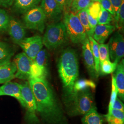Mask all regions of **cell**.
<instances>
[{
  "label": "cell",
  "mask_w": 124,
  "mask_h": 124,
  "mask_svg": "<svg viewBox=\"0 0 124 124\" xmlns=\"http://www.w3.org/2000/svg\"><path fill=\"white\" fill-rule=\"evenodd\" d=\"M29 83L36 101L37 114L49 124H67L62 108L46 80L33 79Z\"/></svg>",
  "instance_id": "cell-1"
},
{
  "label": "cell",
  "mask_w": 124,
  "mask_h": 124,
  "mask_svg": "<svg viewBox=\"0 0 124 124\" xmlns=\"http://www.w3.org/2000/svg\"><path fill=\"white\" fill-rule=\"evenodd\" d=\"M58 66L63 85L64 100L68 106L74 97V86L79 76V64L75 51L71 48L63 50L58 59Z\"/></svg>",
  "instance_id": "cell-2"
},
{
  "label": "cell",
  "mask_w": 124,
  "mask_h": 124,
  "mask_svg": "<svg viewBox=\"0 0 124 124\" xmlns=\"http://www.w3.org/2000/svg\"><path fill=\"white\" fill-rule=\"evenodd\" d=\"M69 40L65 27L63 23H55L49 24L42 37L43 45L49 50L61 47Z\"/></svg>",
  "instance_id": "cell-3"
},
{
  "label": "cell",
  "mask_w": 124,
  "mask_h": 124,
  "mask_svg": "<svg viewBox=\"0 0 124 124\" xmlns=\"http://www.w3.org/2000/svg\"><path fill=\"white\" fill-rule=\"evenodd\" d=\"M68 107V114L72 116L85 115L92 109L95 108L92 93L89 89L75 93Z\"/></svg>",
  "instance_id": "cell-4"
},
{
  "label": "cell",
  "mask_w": 124,
  "mask_h": 124,
  "mask_svg": "<svg viewBox=\"0 0 124 124\" xmlns=\"http://www.w3.org/2000/svg\"><path fill=\"white\" fill-rule=\"evenodd\" d=\"M63 23L68 38L73 43H82L87 37L84 28L76 14L71 12L64 13Z\"/></svg>",
  "instance_id": "cell-5"
},
{
  "label": "cell",
  "mask_w": 124,
  "mask_h": 124,
  "mask_svg": "<svg viewBox=\"0 0 124 124\" xmlns=\"http://www.w3.org/2000/svg\"><path fill=\"white\" fill-rule=\"evenodd\" d=\"M46 18L40 7L31 9L24 14L23 25L25 28L43 33L45 28Z\"/></svg>",
  "instance_id": "cell-6"
},
{
  "label": "cell",
  "mask_w": 124,
  "mask_h": 124,
  "mask_svg": "<svg viewBox=\"0 0 124 124\" xmlns=\"http://www.w3.org/2000/svg\"><path fill=\"white\" fill-rule=\"evenodd\" d=\"M20 85L23 98L25 104V108L26 109V120L31 124H37L39 122V119L37 116L36 101L29 82Z\"/></svg>",
  "instance_id": "cell-7"
},
{
  "label": "cell",
  "mask_w": 124,
  "mask_h": 124,
  "mask_svg": "<svg viewBox=\"0 0 124 124\" xmlns=\"http://www.w3.org/2000/svg\"><path fill=\"white\" fill-rule=\"evenodd\" d=\"M109 57L112 62L118 63L124 57V37L119 32H116L112 36L108 43Z\"/></svg>",
  "instance_id": "cell-8"
},
{
  "label": "cell",
  "mask_w": 124,
  "mask_h": 124,
  "mask_svg": "<svg viewBox=\"0 0 124 124\" xmlns=\"http://www.w3.org/2000/svg\"><path fill=\"white\" fill-rule=\"evenodd\" d=\"M13 62L16 67L15 78L21 80H29L31 68L33 63L31 59L23 52L16 55Z\"/></svg>",
  "instance_id": "cell-9"
},
{
  "label": "cell",
  "mask_w": 124,
  "mask_h": 124,
  "mask_svg": "<svg viewBox=\"0 0 124 124\" xmlns=\"http://www.w3.org/2000/svg\"><path fill=\"white\" fill-rule=\"evenodd\" d=\"M18 45L23 50V53L34 61L37 54L42 49V37L40 36L25 37Z\"/></svg>",
  "instance_id": "cell-10"
},
{
  "label": "cell",
  "mask_w": 124,
  "mask_h": 124,
  "mask_svg": "<svg viewBox=\"0 0 124 124\" xmlns=\"http://www.w3.org/2000/svg\"><path fill=\"white\" fill-rule=\"evenodd\" d=\"M40 8L43 10L46 19L58 21L62 17V11L55 0H41Z\"/></svg>",
  "instance_id": "cell-11"
},
{
  "label": "cell",
  "mask_w": 124,
  "mask_h": 124,
  "mask_svg": "<svg viewBox=\"0 0 124 124\" xmlns=\"http://www.w3.org/2000/svg\"><path fill=\"white\" fill-rule=\"evenodd\" d=\"M8 31L13 42L19 44L25 38V28L19 20L11 17L10 18L9 25Z\"/></svg>",
  "instance_id": "cell-12"
},
{
  "label": "cell",
  "mask_w": 124,
  "mask_h": 124,
  "mask_svg": "<svg viewBox=\"0 0 124 124\" xmlns=\"http://www.w3.org/2000/svg\"><path fill=\"white\" fill-rule=\"evenodd\" d=\"M82 55L85 64L90 76L93 79L97 80L98 76L95 70L94 57L88 37L82 43Z\"/></svg>",
  "instance_id": "cell-13"
},
{
  "label": "cell",
  "mask_w": 124,
  "mask_h": 124,
  "mask_svg": "<svg viewBox=\"0 0 124 124\" xmlns=\"http://www.w3.org/2000/svg\"><path fill=\"white\" fill-rule=\"evenodd\" d=\"M1 96H9L16 98L23 107H25V104L21 93L20 85L17 82L9 81L0 86Z\"/></svg>",
  "instance_id": "cell-14"
},
{
  "label": "cell",
  "mask_w": 124,
  "mask_h": 124,
  "mask_svg": "<svg viewBox=\"0 0 124 124\" xmlns=\"http://www.w3.org/2000/svg\"><path fill=\"white\" fill-rule=\"evenodd\" d=\"M115 26L110 24H98L95 28L92 37L99 44H103L115 31Z\"/></svg>",
  "instance_id": "cell-15"
},
{
  "label": "cell",
  "mask_w": 124,
  "mask_h": 124,
  "mask_svg": "<svg viewBox=\"0 0 124 124\" xmlns=\"http://www.w3.org/2000/svg\"><path fill=\"white\" fill-rule=\"evenodd\" d=\"M16 67L11 61L0 65V84L11 81L15 78Z\"/></svg>",
  "instance_id": "cell-16"
},
{
  "label": "cell",
  "mask_w": 124,
  "mask_h": 124,
  "mask_svg": "<svg viewBox=\"0 0 124 124\" xmlns=\"http://www.w3.org/2000/svg\"><path fill=\"white\" fill-rule=\"evenodd\" d=\"M115 79L117 85L119 97L124 101V60L122 59L120 61L115 70Z\"/></svg>",
  "instance_id": "cell-17"
},
{
  "label": "cell",
  "mask_w": 124,
  "mask_h": 124,
  "mask_svg": "<svg viewBox=\"0 0 124 124\" xmlns=\"http://www.w3.org/2000/svg\"><path fill=\"white\" fill-rule=\"evenodd\" d=\"M41 0H14L13 8L18 13L24 14L31 9L38 7Z\"/></svg>",
  "instance_id": "cell-18"
},
{
  "label": "cell",
  "mask_w": 124,
  "mask_h": 124,
  "mask_svg": "<svg viewBox=\"0 0 124 124\" xmlns=\"http://www.w3.org/2000/svg\"><path fill=\"white\" fill-rule=\"evenodd\" d=\"M14 52L12 46L3 41H0V65L11 61Z\"/></svg>",
  "instance_id": "cell-19"
},
{
  "label": "cell",
  "mask_w": 124,
  "mask_h": 124,
  "mask_svg": "<svg viewBox=\"0 0 124 124\" xmlns=\"http://www.w3.org/2000/svg\"><path fill=\"white\" fill-rule=\"evenodd\" d=\"M82 122L83 124H103V119L95 107L85 115Z\"/></svg>",
  "instance_id": "cell-20"
},
{
  "label": "cell",
  "mask_w": 124,
  "mask_h": 124,
  "mask_svg": "<svg viewBox=\"0 0 124 124\" xmlns=\"http://www.w3.org/2000/svg\"><path fill=\"white\" fill-rule=\"evenodd\" d=\"M106 117L108 124H124V112L112 109Z\"/></svg>",
  "instance_id": "cell-21"
},
{
  "label": "cell",
  "mask_w": 124,
  "mask_h": 124,
  "mask_svg": "<svg viewBox=\"0 0 124 124\" xmlns=\"http://www.w3.org/2000/svg\"><path fill=\"white\" fill-rule=\"evenodd\" d=\"M89 41L91 46L92 52L93 54L95 70L98 76L100 74V62L99 58V51H98V43L93 39L92 36H88Z\"/></svg>",
  "instance_id": "cell-22"
},
{
  "label": "cell",
  "mask_w": 124,
  "mask_h": 124,
  "mask_svg": "<svg viewBox=\"0 0 124 124\" xmlns=\"http://www.w3.org/2000/svg\"><path fill=\"white\" fill-rule=\"evenodd\" d=\"M47 74L48 71L47 70L41 68L33 61L31 68L30 79L33 78L46 80Z\"/></svg>",
  "instance_id": "cell-23"
},
{
  "label": "cell",
  "mask_w": 124,
  "mask_h": 124,
  "mask_svg": "<svg viewBox=\"0 0 124 124\" xmlns=\"http://www.w3.org/2000/svg\"><path fill=\"white\" fill-rule=\"evenodd\" d=\"M76 14L79 18L80 22L84 28L87 36H90L92 37L93 33L91 30L89 23L87 8L82 9L78 12Z\"/></svg>",
  "instance_id": "cell-24"
},
{
  "label": "cell",
  "mask_w": 124,
  "mask_h": 124,
  "mask_svg": "<svg viewBox=\"0 0 124 124\" xmlns=\"http://www.w3.org/2000/svg\"><path fill=\"white\" fill-rule=\"evenodd\" d=\"M93 0H72L70 12L76 14L82 9L87 8Z\"/></svg>",
  "instance_id": "cell-25"
},
{
  "label": "cell",
  "mask_w": 124,
  "mask_h": 124,
  "mask_svg": "<svg viewBox=\"0 0 124 124\" xmlns=\"http://www.w3.org/2000/svg\"><path fill=\"white\" fill-rule=\"evenodd\" d=\"M89 88L93 89L96 88V84L93 80L86 79L77 80L75 82L74 86V95L75 94V93L79 91L84 90L87 89H89Z\"/></svg>",
  "instance_id": "cell-26"
},
{
  "label": "cell",
  "mask_w": 124,
  "mask_h": 124,
  "mask_svg": "<svg viewBox=\"0 0 124 124\" xmlns=\"http://www.w3.org/2000/svg\"><path fill=\"white\" fill-rule=\"evenodd\" d=\"M47 60L48 54L46 50V49H42L37 54L35 59L33 62H35L37 65L40 67L41 68L47 70Z\"/></svg>",
  "instance_id": "cell-27"
},
{
  "label": "cell",
  "mask_w": 124,
  "mask_h": 124,
  "mask_svg": "<svg viewBox=\"0 0 124 124\" xmlns=\"http://www.w3.org/2000/svg\"><path fill=\"white\" fill-rule=\"evenodd\" d=\"M118 63L116 62H111L110 60H106L103 62L100 67V72L107 75L113 73L115 71Z\"/></svg>",
  "instance_id": "cell-28"
},
{
  "label": "cell",
  "mask_w": 124,
  "mask_h": 124,
  "mask_svg": "<svg viewBox=\"0 0 124 124\" xmlns=\"http://www.w3.org/2000/svg\"><path fill=\"white\" fill-rule=\"evenodd\" d=\"M98 51L100 67L104 61L110 60L108 45L104 43L98 44Z\"/></svg>",
  "instance_id": "cell-29"
},
{
  "label": "cell",
  "mask_w": 124,
  "mask_h": 124,
  "mask_svg": "<svg viewBox=\"0 0 124 124\" xmlns=\"http://www.w3.org/2000/svg\"><path fill=\"white\" fill-rule=\"evenodd\" d=\"M101 10V5L99 1H93L87 8V12L93 18L98 20Z\"/></svg>",
  "instance_id": "cell-30"
},
{
  "label": "cell",
  "mask_w": 124,
  "mask_h": 124,
  "mask_svg": "<svg viewBox=\"0 0 124 124\" xmlns=\"http://www.w3.org/2000/svg\"><path fill=\"white\" fill-rule=\"evenodd\" d=\"M10 16L4 9L0 8V32L8 31Z\"/></svg>",
  "instance_id": "cell-31"
},
{
  "label": "cell",
  "mask_w": 124,
  "mask_h": 124,
  "mask_svg": "<svg viewBox=\"0 0 124 124\" xmlns=\"http://www.w3.org/2000/svg\"><path fill=\"white\" fill-rule=\"evenodd\" d=\"M113 20L112 15L108 12L103 8L101 6V10L98 18V24H109Z\"/></svg>",
  "instance_id": "cell-32"
},
{
  "label": "cell",
  "mask_w": 124,
  "mask_h": 124,
  "mask_svg": "<svg viewBox=\"0 0 124 124\" xmlns=\"http://www.w3.org/2000/svg\"><path fill=\"white\" fill-rule=\"evenodd\" d=\"M112 91H111V97L110 102L108 106V112H110L112 109L113 105L115 102L116 98H117L118 90L117 87V85L115 83V79L114 75H112Z\"/></svg>",
  "instance_id": "cell-33"
},
{
  "label": "cell",
  "mask_w": 124,
  "mask_h": 124,
  "mask_svg": "<svg viewBox=\"0 0 124 124\" xmlns=\"http://www.w3.org/2000/svg\"><path fill=\"white\" fill-rule=\"evenodd\" d=\"M116 27L121 31H123L124 25V0H122L120 7L117 19L116 21Z\"/></svg>",
  "instance_id": "cell-34"
},
{
  "label": "cell",
  "mask_w": 124,
  "mask_h": 124,
  "mask_svg": "<svg viewBox=\"0 0 124 124\" xmlns=\"http://www.w3.org/2000/svg\"><path fill=\"white\" fill-rule=\"evenodd\" d=\"M62 11L64 13L70 12L72 0H55Z\"/></svg>",
  "instance_id": "cell-35"
},
{
  "label": "cell",
  "mask_w": 124,
  "mask_h": 124,
  "mask_svg": "<svg viewBox=\"0 0 124 124\" xmlns=\"http://www.w3.org/2000/svg\"><path fill=\"white\" fill-rule=\"evenodd\" d=\"M100 3L103 8L108 12L112 15L114 16V17H115V12L110 0H101Z\"/></svg>",
  "instance_id": "cell-36"
},
{
  "label": "cell",
  "mask_w": 124,
  "mask_h": 124,
  "mask_svg": "<svg viewBox=\"0 0 124 124\" xmlns=\"http://www.w3.org/2000/svg\"><path fill=\"white\" fill-rule=\"evenodd\" d=\"M122 0H110L111 4L112 5V6L113 7V8L115 12V21H116L117 19L120 7L122 3Z\"/></svg>",
  "instance_id": "cell-37"
},
{
  "label": "cell",
  "mask_w": 124,
  "mask_h": 124,
  "mask_svg": "<svg viewBox=\"0 0 124 124\" xmlns=\"http://www.w3.org/2000/svg\"><path fill=\"white\" fill-rule=\"evenodd\" d=\"M112 109L124 112V105L123 103L118 98H116Z\"/></svg>",
  "instance_id": "cell-38"
},
{
  "label": "cell",
  "mask_w": 124,
  "mask_h": 124,
  "mask_svg": "<svg viewBox=\"0 0 124 124\" xmlns=\"http://www.w3.org/2000/svg\"><path fill=\"white\" fill-rule=\"evenodd\" d=\"M88 19L89 23L91 30L93 32L96 26L98 25V20L93 18L91 15L88 13Z\"/></svg>",
  "instance_id": "cell-39"
},
{
  "label": "cell",
  "mask_w": 124,
  "mask_h": 124,
  "mask_svg": "<svg viewBox=\"0 0 124 124\" xmlns=\"http://www.w3.org/2000/svg\"><path fill=\"white\" fill-rule=\"evenodd\" d=\"M14 1V0H0V6L8 8L13 4Z\"/></svg>",
  "instance_id": "cell-40"
},
{
  "label": "cell",
  "mask_w": 124,
  "mask_h": 124,
  "mask_svg": "<svg viewBox=\"0 0 124 124\" xmlns=\"http://www.w3.org/2000/svg\"><path fill=\"white\" fill-rule=\"evenodd\" d=\"M101 0H93V1H100Z\"/></svg>",
  "instance_id": "cell-41"
},
{
  "label": "cell",
  "mask_w": 124,
  "mask_h": 124,
  "mask_svg": "<svg viewBox=\"0 0 124 124\" xmlns=\"http://www.w3.org/2000/svg\"><path fill=\"white\" fill-rule=\"evenodd\" d=\"M0 96H1V93H0Z\"/></svg>",
  "instance_id": "cell-42"
}]
</instances>
